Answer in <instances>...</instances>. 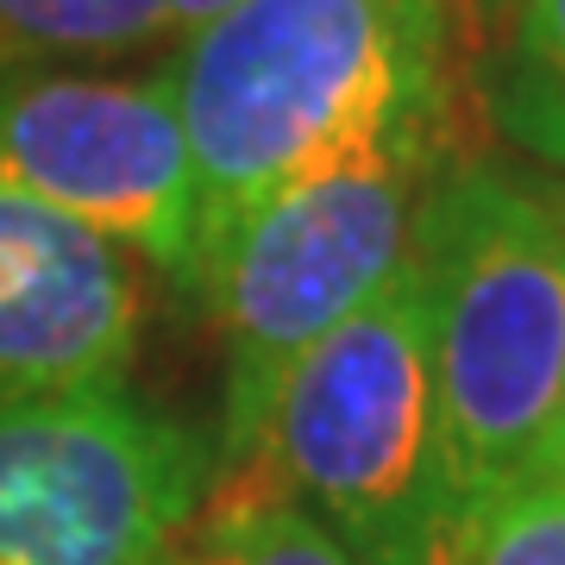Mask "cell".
<instances>
[{"label":"cell","instance_id":"cell-1","mask_svg":"<svg viewBox=\"0 0 565 565\" xmlns=\"http://www.w3.org/2000/svg\"><path fill=\"white\" fill-rule=\"evenodd\" d=\"M452 0H233L163 63L202 258L282 182L403 132H459ZM202 277V270H195Z\"/></svg>","mask_w":565,"mask_h":565},{"label":"cell","instance_id":"cell-2","mask_svg":"<svg viewBox=\"0 0 565 565\" xmlns=\"http://www.w3.org/2000/svg\"><path fill=\"white\" fill-rule=\"evenodd\" d=\"M408 252L427 289L446 471L478 527L534 478L565 396V195L490 158H452L422 195Z\"/></svg>","mask_w":565,"mask_h":565},{"label":"cell","instance_id":"cell-3","mask_svg":"<svg viewBox=\"0 0 565 565\" xmlns=\"http://www.w3.org/2000/svg\"><path fill=\"white\" fill-rule=\"evenodd\" d=\"M459 132H403L282 182L207 245L189 302L207 308L226 359L214 490L252 484L277 390L315 345L359 315L415 245V214Z\"/></svg>","mask_w":565,"mask_h":565},{"label":"cell","instance_id":"cell-4","mask_svg":"<svg viewBox=\"0 0 565 565\" xmlns=\"http://www.w3.org/2000/svg\"><path fill=\"white\" fill-rule=\"evenodd\" d=\"M308 509L359 565H459L465 509L446 471L434 333L415 252L277 390L252 484Z\"/></svg>","mask_w":565,"mask_h":565},{"label":"cell","instance_id":"cell-5","mask_svg":"<svg viewBox=\"0 0 565 565\" xmlns=\"http://www.w3.org/2000/svg\"><path fill=\"white\" fill-rule=\"evenodd\" d=\"M214 490V440L126 384L0 403V565H158Z\"/></svg>","mask_w":565,"mask_h":565},{"label":"cell","instance_id":"cell-6","mask_svg":"<svg viewBox=\"0 0 565 565\" xmlns=\"http://www.w3.org/2000/svg\"><path fill=\"white\" fill-rule=\"evenodd\" d=\"M0 189H20L107 245L139 252L182 296H195L202 202L163 70H0Z\"/></svg>","mask_w":565,"mask_h":565},{"label":"cell","instance_id":"cell-7","mask_svg":"<svg viewBox=\"0 0 565 565\" xmlns=\"http://www.w3.org/2000/svg\"><path fill=\"white\" fill-rule=\"evenodd\" d=\"M139 277L120 245L0 189V403L126 384Z\"/></svg>","mask_w":565,"mask_h":565},{"label":"cell","instance_id":"cell-8","mask_svg":"<svg viewBox=\"0 0 565 565\" xmlns=\"http://www.w3.org/2000/svg\"><path fill=\"white\" fill-rule=\"evenodd\" d=\"M478 57L490 126L565 177V0H509Z\"/></svg>","mask_w":565,"mask_h":565},{"label":"cell","instance_id":"cell-9","mask_svg":"<svg viewBox=\"0 0 565 565\" xmlns=\"http://www.w3.org/2000/svg\"><path fill=\"white\" fill-rule=\"evenodd\" d=\"M177 39L170 0H0V70L114 63Z\"/></svg>","mask_w":565,"mask_h":565},{"label":"cell","instance_id":"cell-10","mask_svg":"<svg viewBox=\"0 0 565 565\" xmlns=\"http://www.w3.org/2000/svg\"><path fill=\"white\" fill-rule=\"evenodd\" d=\"M163 565H359L308 509L270 490H221L182 527Z\"/></svg>","mask_w":565,"mask_h":565},{"label":"cell","instance_id":"cell-11","mask_svg":"<svg viewBox=\"0 0 565 565\" xmlns=\"http://www.w3.org/2000/svg\"><path fill=\"white\" fill-rule=\"evenodd\" d=\"M459 565H565V484H522L490 503Z\"/></svg>","mask_w":565,"mask_h":565},{"label":"cell","instance_id":"cell-12","mask_svg":"<svg viewBox=\"0 0 565 565\" xmlns=\"http://www.w3.org/2000/svg\"><path fill=\"white\" fill-rule=\"evenodd\" d=\"M509 0H452V20H459V39H471L478 51L490 44V32L503 25Z\"/></svg>","mask_w":565,"mask_h":565},{"label":"cell","instance_id":"cell-13","mask_svg":"<svg viewBox=\"0 0 565 565\" xmlns=\"http://www.w3.org/2000/svg\"><path fill=\"white\" fill-rule=\"evenodd\" d=\"M534 478H541V484H565V396H559V415H553V427H546V446H541ZM534 478H527V484H534Z\"/></svg>","mask_w":565,"mask_h":565},{"label":"cell","instance_id":"cell-14","mask_svg":"<svg viewBox=\"0 0 565 565\" xmlns=\"http://www.w3.org/2000/svg\"><path fill=\"white\" fill-rule=\"evenodd\" d=\"M226 7H233V0H170V32L189 39L195 25H207L214 13H226Z\"/></svg>","mask_w":565,"mask_h":565},{"label":"cell","instance_id":"cell-15","mask_svg":"<svg viewBox=\"0 0 565 565\" xmlns=\"http://www.w3.org/2000/svg\"><path fill=\"white\" fill-rule=\"evenodd\" d=\"M158 565H163V559H158Z\"/></svg>","mask_w":565,"mask_h":565}]
</instances>
